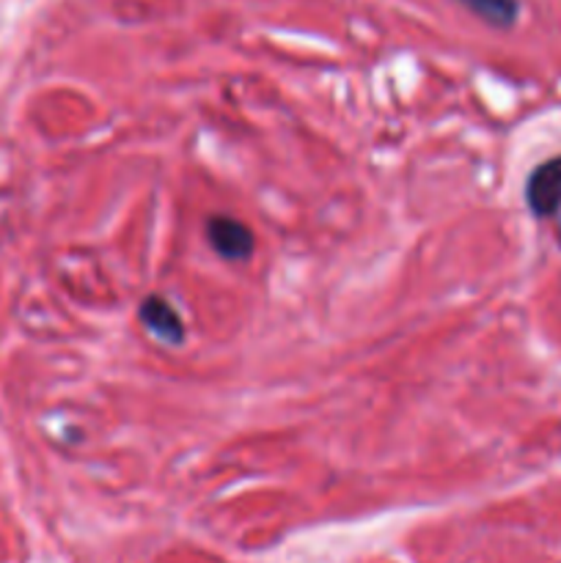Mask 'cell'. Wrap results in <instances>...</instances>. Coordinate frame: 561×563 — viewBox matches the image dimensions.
Segmentation results:
<instances>
[{"label":"cell","instance_id":"6da1fadb","mask_svg":"<svg viewBox=\"0 0 561 563\" xmlns=\"http://www.w3.org/2000/svg\"><path fill=\"white\" fill-rule=\"evenodd\" d=\"M207 240L229 262H245L256 247L253 231L229 214H215L207 220Z\"/></svg>","mask_w":561,"mask_h":563},{"label":"cell","instance_id":"7a4b0ae2","mask_svg":"<svg viewBox=\"0 0 561 563\" xmlns=\"http://www.w3.org/2000/svg\"><path fill=\"white\" fill-rule=\"evenodd\" d=\"M526 201L537 218H553L561 209V157L539 165L526 185Z\"/></svg>","mask_w":561,"mask_h":563},{"label":"cell","instance_id":"3957f363","mask_svg":"<svg viewBox=\"0 0 561 563\" xmlns=\"http://www.w3.org/2000/svg\"><path fill=\"white\" fill-rule=\"evenodd\" d=\"M141 322L148 333L157 335L165 344L176 346L185 341V322H182L179 311L165 297L152 295L141 302Z\"/></svg>","mask_w":561,"mask_h":563},{"label":"cell","instance_id":"277c9868","mask_svg":"<svg viewBox=\"0 0 561 563\" xmlns=\"http://www.w3.org/2000/svg\"><path fill=\"white\" fill-rule=\"evenodd\" d=\"M490 25H512L517 20V0H460Z\"/></svg>","mask_w":561,"mask_h":563}]
</instances>
